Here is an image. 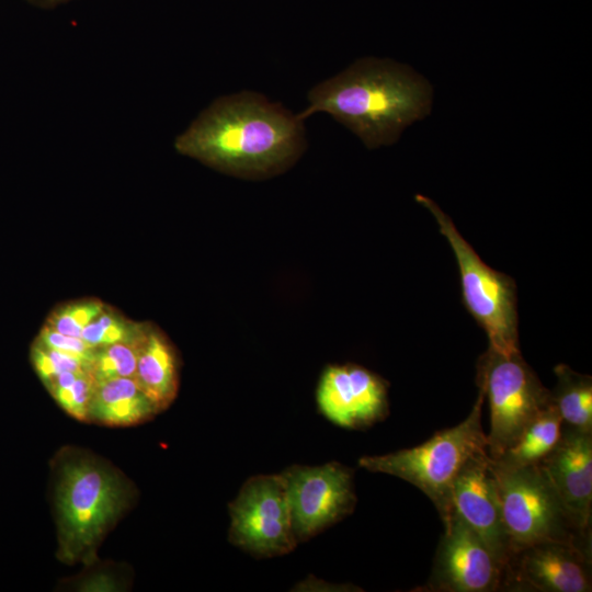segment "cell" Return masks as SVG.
Here are the masks:
<instances>
[{
	"label": "cell",
	"mask_w": 592,
	"mask_h": 592,
	"mask_svg": "<svg viewBox=\"0 0 592 592\" xmlns=\"http://www.w3.org/2000/svg\"><path fill=\"white\" fill-rule=\"evenodd\" d=\"M387 383L360 365H330L320 378L317 402L333 423L362 429L388 413Z\"/></svg>",
	"instance_id": "7c38bea8"
},
{
	"label": "cell",
	"mask_w": 592,
	"mask_h": 592,
	"mask_svg": "<svg viewBox=\"0 0 592 592\" xmlns=\"http://www.w3.org/2000/svg\"><path fill=\"white\" fill-rule=\"evenodd\" d=\"M483 400L485 392L479 388L470 413L459 424L435 433L419 446L364 456L358 465L415 486L434 503L441 519H445L454 510L452 489L460 468L468 458L487 451V434L481 425Z\"/></svg>",
	"instance_id": "277c9868"
},
{
	"label": "cell",
	"mask_w": 592,
	"mask_h": 592,
	"mask_svg": "<svg viewBox=\"0 0 592 592\" xmlns=\"http://www.w3.org/2000/svg\"><path fill=\"white\" fill-rule=\"evenodd\" d=\"M35 340L47 348L84 361L90 368L95 349L90 348L81 338L60 333L44 325Z\"/></svg>",
	"instance_id": "cb8c5ba5"
},
{
	"label": "cell",
	"mask_w": 592,
	"mask_h": 592,
	"mask_svg": "<svg viewBox=\"0 0 592 592\" xmlns=\"http://www.w3.org/2000/svg\"><path fill=\"white\" fill-rule=\"evenodd\" d=\"M77 590L84 592H113L125 588L118 574L110 568H98L79 578Z\"/></svg>",
	"instance_id": "d4e9b609"
},
{
	"label": "cell",
	"mask_w": 592,
	"mask_h": 592,
	"mask_svg": "<svg viewBox=\"0 0 592 592\" xmlns=\"http://www.w3.org/2000/svg\"><path fill=\"white\" fill-rule=\"evenodd\" d=\"M563 421L553 402L525 428L516 442L500 457L510 465H532L540 462L558 443Z\"/></svg>",
	"instance_id": "ac0fdd59"
},
{
	"label": "cell",
	"mask_w": 592,
	"mask_h": 592,
	"mask_svg": "<svg viewBox=\"0 0 592 592\" xmlns=\"http://www.w3.org/2000/svg\"><path fill=\"white\" fill-rule=\"evenodd\" d=\"M184 156L238 178L265 179L291 168L306 148L304 121L260 93L215 100L179 135Z\"/></svg>",
	"instance_id": "6da1fadb"
},
{
	"label": "cell",
	"mask_w": 592,
	"mask_h": 592,
	"mask_svg": "<svg viewBox=\"0 0 592 592\" xmlns=\"http://www.w3.org/2000/svg\"><path fill=\"white\" fill-rule=\"evenodd\" d=\"M281 476L298 543L316 536L354 510L353 471L340 463L293 465Z\"/></svg>",
	"instance_id": "9c48e42d"
},
{
	"label": "cell",
	"mask_w": 592,
	"mask_h": 592,
	"mask_svg": "<svg viewBox=\"0 0 592 592\" xmlns=\"http://www.w3.org/2000/svg\"><path fill=\"white\" fill-rule=\"evenodd\" d=\"M146 328L145 323L127 320L107 306L81 332L80 338L92 349L118 342L137 340Z\"/></svg>",
	"instance_id": "44dd1931"
},
{
	"label": "cell",
	"mask_w": 592,
	"mask_h": 592,
	"mask_svg": "<svg viewBox=\"0 0 592 592\" xmlns=\"http://www.w3.org/2000/svg\"><path fill=\"white\" fill-rule=\"evenodd\" d=\"M477 371L478 386L490 407L488 455L498 458L551 403L550 390L543 386L520 352L502 354L489 348L479 357Z\"/></svg>",
	"instance_id": "52a82bcc"
},
{
	"label": "cell",
	"mask_w": 592,
	"mask_h": 592,
	"mask_svg": "<svg viewBox=\"0 0 592 592\" xmlns=\"http://www.w3.org/2000/svg\"><path fill=\"white\" fill-rule=\"evenodd\" d=\"M57 405L73 419L87 422L95 382L89 371L65 372L44 385Z\"/></svg>",
	"instance_id": "d6986e66"
},
{
	"label": "cell",
	"mask_w": 592,
	"mask_h": 592,
	"mask_svg": "<svg viewBox=\"0 0 592 592\" xmlns=\"http://www.w3.org/2000/svg\"><path fill=\"white\" fill-rule=\"evenodd\" d=\"M432 572L419 591L492 592L503 571L480 536L453 510L445 519Z\"/></svg>",
	"instance_id": "8fae6325"
},
{
	"label": "cell",
	"mask_w": 592,
	"mask_h": 592,
	"mask_svg": "<svg viewBox=\"0 0 592 592\" xmlns=\"http://www.w3.org/2000/svg\"><path fill=\"white\" fill-rule=\"evenodd\" d=\"M229 542L257 557L291 553L298 544L281 474L249 478L229 505Z\"/></svg>",
	"instance_id": "ba28073f"
},
{
	"label": "cell",
	"mask_w": 592,
	"mask_h": 592,
	"mask_svg": "<svg viewBox=\"0 0 592 592\" xmlns=\"http://www.w3.org/2000/svg\"><path fill=\"white\" fill-rule=\"evenodd\" d=\"M161 412L132 377L95 382L87 422L105 426H132Z\"/></svg>",
	"instance_id": "9a60e30c"
},
{
	"label": "cell",
	"mask_w": 592,
	"mask_h": 592,
	"mask_svg": "<svg viewBox=\"0 0 592 592\" xmlns=\"http://www.w3.org/2000/svg\"><path fill=\"white\" fill-rule=\"evenodd\" d=\"M415 201L434 216L455 255L464 305L489 339V348L512 354L519 349L516 285L512 277L488 266L437 204L422 194Z\"/></svg>",
	"instance_id": "5b68a950"
},
{
	"label": "cell",
	"mask_w": 592,
	"mask_h": 592,
	"mask_svg": "<svg viewBox=\"0 0 592 592\" xmlns=\"http://www.w3.org/2000/svg\"><path fill=\"white\" fill-rule=\"evenodd\" d=\"M57 557L89 567L109 532L136 499L132 481L104 458L65 447L53 463Z\"/></svg>",
	"instance_id": "3957f363"
},
{
	"label": "cell",
	"mask_w": 592,
	"mask_h": 592,
	"mask_svg": "<svg viewBox=\"0 0 592 592\" xmlns=\"http://www.w3.org/2000/svg\"><path fill=\"white\" fill-rule=\"evenodd\" d=\"M577 531L591 537L592 431L562 425L555 447L537 463Z\"/></svg>",
	"instance_id": "5bb4252c"
},
{
	"label": "cell",
	"mask_w": 592,
	"mask_h": 592,
	"mask_svg": "<svg viewBox=\"0 0 592 592\" xmlns=\"http://www.w3.org/2000/svg\"><path fill=\"white\" fill-rule=\"evenodd\" d=\"M134 379L140 389L163 411L179 390V360L166 335L147 325L141 337Z\"/></svg>",
	"instance_id": "2e32d148"
},
{
	"label": "cell",
	"mask_w": 592,
	"mask_h": 592,
	"mask_svg": "<svg viewBox=\"0 0 592 592\" xmlns=\"http://www.w3.org/2000/svg\"><path fill=\"white\" fill-rule=\"evenodd\" d=\"M307 99L300 119L327 113L374 149L396 143L406 127L429 114L432 89L405 65L362 58L314 87Z\"/></svg>",
	"instance_id": "7a4b0ae2"
},
{
	"label": "cell",
	"mask_w": 592,
	"mask_h": 592,
	"mask_svg": "<svg viewBox=\"0 0 592 592\" xmlns=\"http://www.w3.org/2000/svg\"><path fill=\"white\" fill-rule=\"evenodd\" d=\"M557 384L550 390L553 405L563 424L582 431H592V378L568 365L554 368Z\"/></svg>",
	"instance_id": "e0dca14e"
},
{
	"label": "cell",
	"mask_w": 592,
	"mask_h": 592,
	"mask_svg": "<svg viewBox=\"0 0 592 592\" xmlns=\"http://www.w3.org/2000/svg\"><path fill=\"white\" fill-rule=\"evenodd\" d=\"M452 503L504 571L511 545L487 451L475 454L460 468L453 483Z\"/></svg>",
	"instance_id": "4fadbf2b"
},
{
	"label": "cell",
	"mask_w": 592,
	"mask_h": 592,
	"mask_svg": "<svg viewBox=\"0 0 592 592\" xmlns=\"http://www.w3.org/2000/svg\"><path fill=\"white\" fill-rule=\"evenodd\" d=\"M30 360L44 385L65 372L89 371V365L84 361L47 348L36 340L31 345Z\"/></svg>",
	"instance_id": "603a6c76"
},
{
	"label": "cell",
	"mask_w": 592,
	"mask_h": 592,
	"mask_svg": "<svg viewBox=\"0 0 592 592\" xmlns=\"http://www.w3.org/2000/svg\"><path fill=\"white\" fill-rule=\"evenodd\" d=\"M591 553L587 539H543L527 545L511 555L500 590L590 592Z\"/></svg>",
	"instance_id": "30bf717a"
},
{
	"label": "cell",
	"mask_w": 592,
	"mask_h": 592,
	"mask_svg": "<svg viewBox=\"0 0 592 592\" xmlns=\"http://www.w3.org/2000/svg\"><path fill=\"white\" fill-rule=\"evenodd\" d=\"M143 334L134 341L118 342L95 349L89 368L94 382L117 377L134 378Z\"/></svg>",
	"instance_id": "ffe728a7"
},
{
	"label": "cell",
	"mask_w": 592,
	"mask_h": 592,
	"mask_svg": "<svg viewBox=\"0 0 592 592\" xmlns=\"http://www.w3.org/2000/svg\"><path fill=\"white\" fill-rule=\"evenodd\" d=\"M29 4L41 9H53L72 0H25Z\"/></svg>",
	"instance_id": "484cf974"
},
{
	"label": "cell",
	"mask_w": 592,
	"mask_h": 592,
	"mask_svg": "<svg viewBox=\"0 0 592 592\" xmlns=\"http://www.w3.org/2000/svg\"><path fill=\"white\" fill-rule=\"evenodd\" d=\"M99 299H82L56 308L45 325L54 330L80 338L82 330L105 308Z\"/></svg>",
	"instance_id": "7402d4cb"
},
{
	"label": "cell",
	"mask_w": 592,
	"mask_h": 592,
	"mask_svg": "<svg viewBox=\"0 0 592 592\" xmlns=\"http://www.w3.org/2000/svg\"><path fill=\"white\" fill-rule=\"evenodd\" d=\"M490 467L496 479L511 555L543 539L591 540V537L583 536L573 526L538 464L510 465L490 457Z\"/></svg>",
	"instance_id": "8992f818"
}]
</instances>
